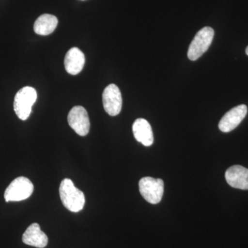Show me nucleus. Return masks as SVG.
Masks as SVG:
<instances>
[{
    "label": "nucleus",
    "instance_id": "1",
    "mask_svg": "<svg viewBox=\"0 0 248 248\" xmlns=\"http://www.w3.org/2000/svg\"><path fill=\"white\" fill-rule=\"evenodd\" d=\"M60 196L63 206L73 213L81 211L85 205L84 194L70 179H64L60 186Z\"/></svg>",
    "mask_w": 248,
    "mask_h": 248
},
{
    "label": "nucleus",
    "instance_id": "2",
    "mask_svg": "<svg viewBox=\"0 0 248 248\" xmlns=\"http://www.w3.org/2000/svg\"><path fill=\"white\" fill-rule=\"evenodd\" d=\"M37 91L30 86L19 90L14 99V110L21 120H27L32 112V107L37 100Z\"/></svg>",
    "mask_w": 248,
    "mask_h": 248
},
{
    "label": "nucleus",
    "instance_id": "3",
    "mask_svg": "<svg viewBox=\"0 0 248 248\" xmlns=\"http://www.w3.org/2000/svg\"><path fill=\"white\" fill-rule=\"evenodd\" d=\"M215 31L206 27L201 29L191 42L187 51V57L191 61H196L208 50L213 42Z\"/></svg>",
    "mask_w": 248,
    "mask_h": 248
},
{
    "label": "nucleus",
    "instance_id": "4",
    "mask_svg": "<svg viewBox=\"0 0 248 248\" xmlns=\"http://www.w3.org/2000/svg\"><path fill=\"white\" fill-rule=\"evenodd\" d=\"M33 190V184L28 178L17 177L11 183L5 190V201L11 202L27 200L32 195Z\"/></svg>",
    "mask_w": 248,
    "mask_h": 248
},
{
    "label": "nucleus",
    "instance_id": "5",
    "mask_svg": "<svg viewBox=\"0 0 248 248\" xmlns=\"http://www.w3.org/2000/svg\"><path fill=\"white\" fill-rule=\"evenodd\" d=\"M140 193L151 204L159 203L164 195V183L161 179L151 177L142 178L139 183Z\"/></svg>",
    "mask_w": 248,
    "mask_h": 248
},
{
    "label": "nucleus",
    "instance_id": "6",
    "mask_svg": "<svg viewBox=\"0 0 248 248\" xmlns=\"http://www.w3.org/2000/svg\"><path fill=\"white\" fill-rule=\"evenodd\" d=\"M68 122L71 128L79 136L84 137L89 134L91 124L87 111L84 107H73L68 113Z\"/></svg>",
    "mask_w": 248,
    "mask_h": 248
},
{
    "label": "nucleus",
    "instance_id": "7",
    "mask_svg": "<svg viewBox=\"0 0 248 248\" xmlns=\"http://www.w3.org/2000/svg\"><path fill=\"white\" fill-rule=\"evenodd\" d=\"M104 110L110 116H117L120 113L122 108V93L117 85H108L102 95Z\"/></svg>",
    "mask_w": 248,
    "mask_h": 248
},
{
    "label": "nucleus",
    "instance_id": "8",
    "mask_svg": "<svg viewBox=\"0 0 248 248\" xmlns=\"http://www.w3.org/2000/svg\"><path fill=\"white\" fill-rule=\"evenodd\" d=\"M248 113V108L244 104L233 108L222 117L218 128L223 133H229L236 128Z\"/></svg>",
    "mask_w": 248,
    "mask_h": 248
},
{
    "label": "nucleus",
    "instance_id": "9",
    "mask_svg": "<svg viewBox=\"0 0 248 248\" xmlns=\"http://www.w3.org/2000/svg\"><path fill=\"white\" fill-rule=\"evenodd\" d=\"M226 182L231 187L241 190H248V169L236 165L226 172Z\"/></svg>",
    "mask_w": 248,
    "mask_h": 248
},
{
    "label": "nucleus",
    "instance_id": "10",
    "mask_svg": "<svg viewBox=\"0 0 248 248\" xmlns=\"http://www.w3.org/2000/svg\"><path fill=\"white\" fill-rule=\"evenodd\" d=\"M24 244L33 247L44 248L48 244V236L44 232L41 231L38 223H32L22 236Z\"/></svg>",
    "mask_w": 248,
    "mask_h": 248
},
{
    "label": "nucleus",
    "instance_id": "11",
    "mask_svg": "<svg viewBox=\"0 0 248 248\" xmlns=\"http://www.w3.org/2000/svg\"><path fill=\"white\" fill-rule=\"evenodd\" d=\"M85 64L84 53L79 48H72L67 52L64 60L65 69L72 76H76L82 71Z\"/></svg>",
    "mask_w": 248,
    "mask_h": 248
},
{
    "label": "nucleus",
    "instance_id": "12",
    "mask_svg": "<svg viewBox=\"0 0 248 248\" xmlns=\"http://www.w3.org/2000/svg\"><path fill=\"white\" fill-rule=\"evenodd\" d=\"M133 135L137 141L143 146H151L154 141L151 124L144 119H138L133 125Z\"/></svg>",
    "mask_w": 248,
    "mask_h": 248
},
{
    "label": "nucleus",
    "instance_id": "13",
    "mask_svg": "<svg viewBox=\"0 0 248 248\" xmlns=\"http://www.w3.org/2000/svg\"><path fill=\"white\" fill-rule=\"evenodd\" d=\"M58 24V19L55 16L50 14L42 15L35 21L34 31L37 35H50L55 30Z\"/></svg>",
    "mask_w": 248,
    "mask_h": 248
},
{
    "label": "nucleus",
    "instance_id": "14",
    "mask_svg": "<svg viewBox=\"0 0 248 248\" xmlns=\"http://www.w3.org/2000/svg\"><path fill=\"white\" fill-rule=\"evenodd\" d=\"M246 53L248 55V46L247 47V48H246Z\"/></svg>",
    "mask_w": 248,
    "mask_h": 248
}]
</instances>
